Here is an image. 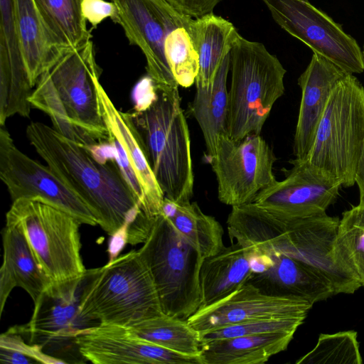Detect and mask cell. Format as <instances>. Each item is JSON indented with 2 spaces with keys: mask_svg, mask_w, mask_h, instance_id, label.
<instances>
[{
  "mask_svg": "<svg viewBox=\"0 0 364 364\" xmlns=\"http://www.w3.org/2000/svg\"><path fill=\"white\" fill-rule=\"evenodd\" d=\"M26 136L46 164L85 203L97 225L126 243L127 234L143 211L115 159H98L42 122L29 124Z\"/></svg>",
  "mask_w": 364,
  "mask_h": 364,
  "instance_id": "6da1fadb",
  "label": "cell"
},
{
  "mask_svg": "<svg viewBox=\"0 0 364 364\" xmlns=\"http://www.w3.org/2000/svg\"><path fill=\"white\" fill-rule=\"evenodd\" d=\"M339 220L326 213L282 219L250 203L232 207L227 225L231 242L246 250H271L291 257L320 275L335 295L353 294L360 284L337 266L333 255Z\"/></svg>",
  "mask_w": 364,
  "mask_h": 364,
  "instance_id": "7a4b0ae2",
  "label": "cell"
},
{
  "mask_svg": "<svg viewBox=\"0 0 364 364\" xmlns=\"http://www.w3.org/2000/svg\"><path fill=\"white\" fill-rule=\"evenodd\" d=\"M100 73L90 40L69 50L40 77L31 107L46 113L55 131L85 147L107 142L97 94Z\"/></svg>",
  "mask_w": 364,
  "mask_h": 364,
  "instance_id": "3957f363",
  "label": "cell"
},
{
  "mask_svg": "<svg viewBox=\"0 0 364 364\" xmlns=\"http://www.w3.org/2000/svg\"><path fill=\"white\" fill-rule=\"evenodd\" d=\"M80 313L89 323L131 327L163 314L149 271L138 250L87 269Z\"/></svg>",
  "mask_w": 364,
  "mask_h": 364,
  "instance_id": "277c9868",
  "label": "cell"
},
{
  "mask_svg": "<svg viewBox=\"0 0 364 364\" xmlns=\"http://www.w3.org/2000/svg\"><path fill=\"white\" fill-rule=\"evenodd\" d=\"M156 88V98L135 109L132 115L165 197L188 203L193 195L194 176L190 133L178 87Z\"/></svg>",
  "mask_w": 364,
  "mask_h": 364,
  "instance_id": "5b68a950",
  "label": "cell"
},
{
  "mask_svg": "<svg viewBox=\"0 0 364 364\" xmlns=\"http://www.w3.org/2000/svg\"><path fill=\"white\" fill-rule=\"evenodd\" d=\"M227 133L235 141L260 134L274 103L284 93L287 70L264 46L235 30L230 42Z\"/></svg>",
  "mask_w": 364,
  "mask_h": 364,
  "instance_id": "8992f818",
  "label": "cell"
},
{
  "mask_svg": "<svg viewBox=\"0 0 364 364\" xmlns=\"http://www.w3.org/2000/svg\"><path fill=\"white\" fill-rule=\"evenodd\" d=\"M363 147L364 87L347 73L331 94L306 161L348 188Z\"/></svg>",
  "mask_w": 364,
  "mask_h": 364,
  "instance_id": "52a82bcc",
  "label": "cell"
},
{
  "mask_svg": "<svg viewBox=\"0 0 364 364\" xmlns=\"http://www.w3.org/2000/svg\"><path fill=\"white\" fill-rule=\"evenodd\" d=\"M156 287L164 314L187 320L200 308V270L203 260L160 214L138 250Z\"/></svg>",
  "mask_w": 364,
  "mask_h": 364,
  "instance_id": "ba28073f",
  "label": "cell"
},
{
  "mask_svg": "<svg viewBox=\"0 0 364 364\" xmlns=\"http://www.w3.org/2000/svg\"><path fill=\"white\" fill-rule=\"evenodd\" d=\"M6 223L23 230L38 263L52 281L83 275L80 227L71 214L41 200L12 201Z\"/></svg>",
  "mask_w": 364,
  "mask_h": 364,
  "instance_id": "9c48e42d",
  "label": "cell"
},
{
  "mask_svg": "<svg viewBox=\"0 0 364 364\" xmlns=\"http://www.w3.org/2000/svg\"><path fill=\"white\" fill-rule=\"evenodd\" d=\"M218 184V200L231 207L250 203L277 179L273 150L260 134L235 141L219 136L213 156L208 158Z\"/></svg>",
  "mask_w": 364,
  "mask_h": 364,
  "instance_id": "30bf717a",
  "label": "cell"
},
{
  "mask_svg": "<svg viewBox=\"0 0 364 364\" xmlns=\"http://www.w3.org/2000/svg\"><path fill=\"white\" fill-rule=\"evenodd\" d=\"M273 19L313 53L347 73L364 71L363 50L357 41L325 12L307 0H262Z\"/></svg>",
  "mask_w": 364,
  "mask_h": 364,
  "instance_id": "8fae6325",
  "label": "cell"
},
{
  "mask_svg": "<svg viewBox=\"0 0 364 364\" xmlns=\"http://www.w3.org/2000/svg\"><path fill=\"white\" fill-rule=\"evenodd\" d=\"M0 178L12 201L41 200L71 214L82 224L97 225L85 203L49 166L19 150L4 126L0 127Z\"/></svg>",
  "mask_w": 364,
  "mask_h": 364,
  "instance_id": "7c38bea8",
  "label": "cell"
},
{
  "mask_svg": "<svg viewBox=\"0 0 364 364\" xmlns=\"http://www.w3.org/2000/svg\"><path fill=\"white\" fill-rule=\"evenodd\" d=\"M285 178L259 192L252 203L282 219L304 218L326 213L338 198L341 183L308 161L292 159Z\"/></svg>",
  "mask_w": 364,
  "mask_h": 364,
  "instance_id": "4fadbf2b",
  "label": "cell"
},
{
  "mask_svg": "<svg viewBox=\"0 0 364 364\" xmlns=\"http://www.w3.org/2000/svg\"><path fill=\"white\" fill-rule=\"evenodd\" d=\"M73 341L82 357L95 364H203L200 355L158 346L122 326H90L77 331Z\"/></svg>",
  "mask_w": 364,
  "mask_h": 364,
  "instance_id": "5bb4252c",
  "label": "cell"
},
{
  "mask_svg": "<svg viewBox=\"0 0 364 364\" xmlns=\"http://www.w3.org/2000/svg\"><path fill=\"white\" fill-rule=\"evenodd\" d=\"M97 94L116 161L124 173L133 170L142 193L141 209L146 216L154 218L161 213L165 196L152 171L141 133L132 113L119 110L100 82Z\"/></svg>",
  "mask_w": 364,
  "mask_h": 364,
  "instance_id": "9a60e30c",
  "label": "cell"
},
{
  "mask_svg": "<svg viewBox=\"0 0 364 364\" xmlns=\"http://www.w3.org/2000/svg\"><path fill=\"white\" fill-rule=\"evenodd\" d=\"M313 305L301 299L269 295L246 283L226 298L199 309L187 321L201 333L255 320L306 318Z\"/></svg>",
  "mask_w": 364,
  "mask_h": 364,
  "instance_id": "2e32d148",
  "label": "cell"
},
{
  "mask_svg": "<svg viewBox=\"0 0 364 364\" xmlns=\"http://www.w3.org/2000/svg\"><path fill=\"white\" fill-rule=\"evenodd\" d=\"M86 272L76 278L52 281L33 302L31 320L21 326L23 332L29 336L30 343L43 346L73 340L77 331L93 326L84 320L80 313Z\"/></svg>",
  "mask_w": 364,
  "mask_h": 364,
  "instance_id": "e0dca14e",
  "label": "cell"
},
{
  "mask_svg": "<svg viewBox=\"0 0 364 364\" xmlns=\"http://www.w3.org/2000/svg\"><path fill=\"white\" fill-rule=\"evenodd\" d=\"M246 250L252 269L247 283L263 293L301 299L312 304L335 295L320 275L296 259L275 251Z\"/></svg>",
  "mask_w": 364,
  "mask_h": 364,
  "instance_id": "ac0fdd59",
  "label": "cell"
},
{
  "mask_svg": "<svg viewBox=\"0 0 364 364\" xmlns=\"http://www.w3.org/2000/svg\"><path fill=\"white\" fill-rule=\"evenodd\" d=\"M117 7L119 24L132 45L138 46L146 60L148 75L156 87H178L168 64L165 30L159 0H111Z\"/></svg>",
  "mask_w": 364,
  "mask_h": 364,
  "instance_id": "d6986e66",
  "label": "cell"
},
{
  "mask_svg": "<svg viewBox=\"0 0 364 364\" xmlns=\"http://www.w3.org/2000/svg\"><path fill=\"white\" fill-rule=\"evenodd\" d=\"M346 74L325 57L313 53L307 68L298 78L301 98L294 137V159L307 160L331 94Z\"/></svg>",
  "mask_w": 364,
  "mask_h": 364,
  "instance_id": "ffe728a7",
  "label": "cell"
},
{
  "mask_svg": "<svg viewBox=\"0 0 364 364\" xmlns=\"http://www.w3.org/2000/svg\"><path fill=\"white\" fill-rule=\"evenodd\" d=\"M0 123L15 114L29 117L33 92L18 38L14 0H0Z\"/></svg>",
  "mask_w": 364,
  "mask_h": 364,
  "instance_id": "44dd1931",
  "label": "cell"
},
{
  "mask_svg": "<svg viewBox=\"0 0 364 364\" xmlns=\"http://www.w3.org/2000/svg\"><path fill=\"white\" fill-rule=\"evenodd\" d=\"M3 262L0 269V314L15 287L25 290L35 302L52 282L38 263L23 230L6 223L2 232Z\"/></svg>",
  "mask_w": 364,
  "mask_h": 364,
  "instance_id": "7402d4cb",
  "label": "cell"
},
{
  "mask_svg": "<svg viewBox=\"0 0 364 364\" xmlns=\"http://www.w3.org/2000/svg\"><path fill=\"white\" fill-rule=\"evenodd\" d=\"M14 2L21 53L31 85L35 87L40 77L70 49L58 42L33 0Z\"/></svg>",
  "mask_w": 364,
  "mask_h": 364,
  "instance_id": "603a6c76",
  "label": "cell"
},
{
  "mask_svg": "<svg viewBox=\"0 0 364 364\" xmlns=\"http://www.w3.org/2000/svg\"><path fill=\"white\" fill-rule=\"evenodd\" d=\"M251 272L248 253L237 242H232L215 255L204 258L200 270L199 309L232 294L247 283Z\"/></svg>",
  "mask_w": 364,
  "mask_h": 364,
  "instance_id": "cb8c5ba5",
  "label": "cell"
},
{
  "mask_svg": "<svg viewBox=\"0 0 364 364\" xmlns=\"http://www.w3.org/2000/svg\"><path fill=\"white\" fill-rule=\"evenodd\" d=\"M161 21L165 30L164 49L173 76L178 85L189 87L199 72V55L194 45L196 23L170 3L164 4Z\"/></svg>",
  "mask_w": 364,
  "mask_h": 364,
  "instance_id": "d4e9b609",
  "label": "cell"
},
{
  "mask_svg": "<svg viewBox=\"0 0 364 364\" xmlns=\"http://www.w3.org/2000/svg\"><path fill=\"white\" fill-rule=\"evenodd\" d=\"M294 333L272 332L202 342L203 364H262L285 350Z\"/></svg>",
  "mask_w": 364,
  "mask_h": 364,
  "instance_id": "484cf974",
  "label": "cell"
},
{
  "mask_svg": "<svg viewBox=\"0 0 364 364\" xmlns=\"http://www.w3.org/2000/svg\"><path fill=\"white\" fill-rule=\"evenodd\" d=\"M230 50L224 55L210 86H196L195 96L189 106L190 112L203 133L208 158L214 155L219 136L228 134L227 79L230 70Z\"/></svg>",
  "mask_w": 364,
  "mask_h": 364,
  "instance_id": "4316f807",
  "label": "cell"
},
{
  "mask_svg": "<svg viewBox=\"0 0 364 364\" xmlns=\"http://www.w3.org/2000/svg\"><path fill=\"white\" fill-rule=\"evenodd\" d=\"M196 48L199 55V72L196 86H210L216 75L224 55L230 50L232 33L236 30L232 23L213 13L196 19Z\"/></svg>",
  "mask_w": 364,
  "mask_h": 364,
  "instance_id": "83f0119b",
  "label": "cell"
},
{
  "mask_svg": "<svg viewBox=\"0 0 364 364\" xmlns=\"http://www.w3.org/2000/svg\"><path fill=\"white\" fill-rule=\"evenodd\" d=\"M333 255L337 266L364 287V203L343 213Z\"/></svg>",
  "mask_w": 364,
  "mask_h": 364,
  "instance_id": "f1b7e54d",
  "label": "cell"
},
{
  "mask_svg": "<svg viewBox=\"0 0 364 364\" xmlns=\"http://www.w3.org/2000/svg\"><path fill=\"white\" fill-rule=\"evenodd\" d=\"M166 218L203 258L215 255L225 247L221 224L204 213L196 202L177 203L174 212Z\"/></svg>",
  "mask_w": 364,
  "mask_h": 364,
  "instance_id": "f546056e",
  "label": "cell"
},
{
  "mask_svg": "<svg viewBox=\"0 0 364 364\" xmlns=\"http://www.w3.org/2000/svg\"><path fill=\"white\" fill-rule=\"evenodd\" d=\"M48 29L68 49L84 45L91 39L82 14L83 0H33Z\"/></svg>",
  "mask_w": 364,
  "mask_h": 364,
  "instance_id": "4dcf8cb0",
  "label": "cell"
},
{
  "mask_svg": "<svg viewBox=\"0 0 364 364\" xmlns=\"http://www.w3.org/2000/svg\"><path fill=\"white\" fill-rule=\"evenodd\" d=\"M140 338L190 355H200V332L187 320L163 314L129 327Z\"/></svg>",
  "mask_w": 364,
  "mask_h": 364,
  "instance_id": "1f68e13d",
  "label": "cell"
},
{
  "mask_svg": "<svg viewBox=\"0 0 364 364\" xmlns=\"http://www.w3.org/2000/svg\"><path fill=\"white\" fill-rule=\"evenodd\" d=\"M296 364H361L358 333L353 330L321 333L314 348Z\"/></svg>",
  "mask_w": 364,
  "mask_h": 364,
  "instance_id": "d6a6232c",
  "label": "cell"
},
{
  "mask_svg": "<svg viewBox=\"0 0 364 364\" xmlns=\"http://www.w3.org/2000/svg\"><path fill=\"white\" fill-rule=\"evenodd\" d=\"M305 318H287L261 319L226 326L200 333L202 342L272 332L294 333Z\"/></svg>",
  "mask_w": 364,
  "mask_h": 364,
  "instance_id": "836d02e7",
  "label": "cell"
},
{
  "mask_svg": "<svg viewBox=\"0 0 364 364\" xmlns=\"http://www.w3.org/2000/svg\"><path fill=\"white\" fill-rule=\"evenodd\" d=\"M20 326L12 327L1 335L0 362L11 364L65 363L43 351V346L26 343Z\"/></svg>",
  "mask_w": 364,
  "mask_h": 364,
  "instance_id": "e575fe53",
  "label": "cell"
},
{
  "mask_svg": "<svg viewBox=\"0 0 364 364\" xmlns=\"http://www.w3.org/2000/svg\"><path fill=\"white\" fill-rule=\"evenodd\" d=\"M82 10L85 18L94 28L107 18L115 23L117 17V9L112 1L83 0Z\"/></svg>",
  "mask_w": 364,
  "mask_h": 364,
  "instance_id": "d590c367",
  "label": "cell"
},
{
  "mask_svg": "<svg viewBox=\"0 0 364 364\" xmlns=\"http://www.w3.org/2000/svg\"><path fill=\"white\" fill-rule=\"evenodd\" d=\"M180 11L200 18L213 13L215 6L222 0H166Z\"/></svg>",
  "mask_w": 364,
  "mask_h": 364,
  "instance_id": "8d00e7d4",
  "label": "cell"
},
{
  "mask_svg": "<svg viewBox=\"0 0 364 364\" xmlns=\"http://www.w3.org/2000/svg\"><path fill=\"white\" fill-rule=\"evenodd\" d=\"M355 181L359 188V203H364V147L358 163L355 175Z\"/></svg>",
  "mask_w": 364,
  "mask_h": 364,
  "instance_id": "74e56055",
  "label": "cell"
},
{
  "mask_svg": "<svg viewBox=\"0 0 364 364\" xmlns=\"http://www.w3.org/2000/svg\"><path fill=\"white\" fill-rule=\"evenodd\" d=\"M363 58H364V46H363Z\"/></svg>",
  "mask_w": 364,
  "mask_h": 364,
  "instance_id": "f35d334b",
  "label": "cell"
}]
</instances>
